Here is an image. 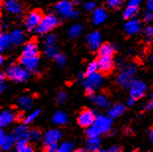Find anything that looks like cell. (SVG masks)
I'll list each match as a JSON object with an SVG mask.
<instances>
[{
  "mask_svg": "<svg viewBox=\"0 0 153 152\" xmlns=\"http://www.w3.org/2000/svg\"><path fill=\"white\" fill-rule=\"evenodd\" d=\"M5 75L16 82H24L30 76V71L22 64H11L5 70Z\"/></svg>",
  "mask_w": 153,
  "mask_h": 152,
  "instance_id": "6da1fadb",
  "label": "cell"
},
{
  "mask_svg": "<svg viewBox=\"0 0 153 152\" xmlns=\"http://www.w3.org/2000/svg\"><path fill=\"white\" fill-rule=\"evenodd\" d=\"M137 67L134 63L128 64L125 69L119 74L118 78H117V83L120 86H122L123 88H129L131 82L134 80V75L136 72Z\"/></svg>",
  "mask_w": 153,
  "mask_h": 152,
  "instance_id": "7a4b0ae2",
  "label": "cell"
},
{
  "mask_svg": "<svg viewBox=\"0 0 153 152\" xmlns=\"http://www.w3.org/2000/svg\"><path fill=\"white\" fill-rule=\"evenodd\" d=\"M58 25V19L56 16L53 14H48L43 17L41 23L36 29V33L39 35H45L50 33L53 29Z\"/></svg>",
  "mask_w": 153,
  "mask_h": 152,
  "instance_id": "3957f363",
  "label": "cell"
},
{
  "mask_svg": "<svg viewBox=\"0 0 153 152\" xmlns=\"http://www.w3.org/2000/svg\"><path fill=\"white\" fill-rule=\"evenodd\" d=\"M86 76L87 77H85V79H84L83 84L87 93H94L102 87L104 83V79L101 73L96 72L94 74H91V75H86Z\"/></svg>",
  "mask_w": 153,
  "mask_h": 152,
  "instance_id": "277c9868",
  "label": "cell"
},
{
  "mask_svg": "<svg viewBox=\"0 0 153 152\" xmlns=\"http://www.w3.org/2000/svg\"><path fill=\"white\" fill-rule=\"evenodd\" d=\"M43 17L44 16L41 13V11H39V10L31 11L26 16L25 20H24V25H25L26 30L28 32H33L34 30H36L39 24L41 23Z\"/></svg>",
  "mask_w": 153,
  "mask_h": 152,
  "instance_id": "5b68a950",
  "label": "cell"
},
{
  "mask_svg": "<svg viewBox=\"0 0 153 152\" xmlns=\"http://www.w3.org/2000/svg\"><path fill=\"white\" fill-rule=\"evenodd\" d=\"M147 91V86L141 80L134 79L129 86V96L133 97L134 99H140L145 95Z\"/></svg>",
  "mask_w": 153,
  "mask_h": 152,
  "instance_id": "8992f818",
  "label": "cell"
},
{
  "mask_svg": "<svg viewBox=\"0 0 153 152\" xmlns=\"http://www.w3.org/2000/svg\"><path fill=\"white\" fill-rule=\"evenodd\" d=\"M96 118H97V116L95 115V113H94L92 110L86 109V110H83L79 114V116H78V118H77V122L80 127L87 128L88 127H90V125H94V122L96 121Z\"/></svg>",
  "mask_w": 153,
  "mask_h": 152,
  "instance_id": "52a82bcc",
  "label": "cell"
},
{
  "mask_svg": "<svg viewBox=\"0 0 153 152\" xmlns=\"http://www.w3.org/2000/svg\"><path fill=\"white\" fill-rule=\"evenodd\" d=\"M53 9L62 18H69L71 12L74 10L73 2L69 1V0H61L54 5Z\"/></svg>",
  "mask_w": 153,
  "mask_h": 152,
  "instance_id": "ba28073f",
  "label": "cell"
},
{
  "mask_svg": "<svg viewBox=\"0 0 153 152\" xmlns=\"http://www.w3.org/2000/svg\"><path fill=\"white\" fill-rule=\"evenodd\" d=\"M94 125L99 128L101 133H107L112 128V118L110 116L99 115L97 116Z\"/></svg>",
  "mask_w": 153,
  "mask_h": 152,
  "instance_id": "9c48e42d",
  "label": "cell"
},
{
  "mask_svg": "<svg viewBox=\"0 0 153 152\" xmlns=\"http://www.w3.org/2000/svg\"><path fill=\"white\" fill-rule=\"evenodd\" d=\"M20 63L25 68H27L31 72H37L39 70V64H40V59L38 56H21Z\"/></svg>",
  "mask_w": 153,
  "mask_h": 152,
  "instance_id": "30bf717a",
  "label": "cell"
},
{
  "mask_svg": "<svg viewBox=\"0 0 153 152\" xmlns=\"http://www.w3.org/2000/svg\"><path fill=\"white\" fill-rule=\"evenodd\" d=\"M16 138L12 134H5L3 129L0 130V146L4 151H8L12 149V147L16 144Z\"/></svg>",
  "mask_w": 153,
  "mask_h": 152,
  "instance_id": "8fae6325",
  "label": "cell"
},
{
  "mask_svg": "<svg viewBox=\"0 0 153 152\" xmlns=\"http://www.w3.org/2000/svg\"><path fill=\"white\" fill-rule=\"evenodd\" d=\"M86 43L91 51H97L101 47V34L98 31L92 32L87 36Z\"/></svg>",
  "mask_w": 153,
  "mask_h": 152,
  "instance_id": "7c38bea8",
  "label": "cell"
},
{
  "mask_svg": "<svg viewBox=\"0 0 153 152\" xmlns=\"http://www.w3.org/2000/svg\"><path fill=\"white\" fill-rule=\"evenodd\" d=\"M61 136H62V132H61L59 129H56V128L50 129V130H48L45 133L44 144L47 146V145H50L53 143H57V142L60 140Z\"/></svg>",
  "mask_w": 153,
  "mask_h": 152,
  "instance_id": "4fadbf2b",
  "label": "cell"
},
{
  "mask_svg": "<svg viewBox=\"0 0 153 152\" xmlns=\"http://www.w3.org/2000/svg\"><path fill=\"white\" fill-rule=\"evenodd\" d=\"M141 31V23L137 19H129L125 24V32L126 35L133 36Z\"/></svg>",
  "mask_w": 153,
  "mask_h": 152,
  "instance_id": "5bb4252c",
  "label": "cell"
},
{
  "mask_svg": "<svg viewBox=\"0 0 153 152\" xmlns=\"http://www.w3.org/2000/svg\"><path fill=\"white\" fill-rule=\"evenodd\" d=\"M3 8L5 9L6 12L10 13V14H21L23 10V5L21 2L18 0H6L3 2Z\"/></svg>",
  "mask_w": 153,
  "mask_h": 152,
  "instance_id": "9a60e30c",
  "label": "cell"
},
{
  "mask_svg": "<svg viewBox=\"0 0 153 152\" xmlns=\"http://www.w3.org/2000/svg\"><path fill=\"white\" fill-rule=\"evenodd\" d=\"M99 68L103 73H108L114 67V60L112 56H100L99 59Z\"/></svg>",
  "mask_w": 153,
  "mask_h": 152,
  "instance_id": "2e32d148",
  "label": "cell"
},
{
  "mask_svg": "<svg viewBox=\"0 0 153 152\" xmlns=\"http://www.w3.org/2000/svg\"><path fill=\"white\" fill-rule=\"evenodd\" d=\"M108 14H107L106 10L102 7L95 8L92 11V22L94 25H100L106 21Z\"/></svg>",
  "mask_w": 153,
  "mask_h": 152,
  "instance_id": "e0dca14e",
  "label": "cell"
},
{
  "mask_svg": "<svg viewBox=\"0 0 153 152\" xmlns=\"http://www.w3.org/2000/svg\"><path fill=\"white\" fill-rule=\"evenodd\" d=\"M38 46L36 44V42L30 41L28 43H26L23 47L22 56H38Z\"/></svg>",
  "mask_w": 153,
  "mask_h": 152,
  "instance_id": "ac0fdd59",
  "label": "cell"
},
{
  "mask_svg": "<svg viewBox=\"0 0 153 152\" xmlns=\"http://www.w3.org/2000/svg\"><path fill=\"white\" fill-rule=\"evenodd\" d=\"M15 119L16 116L11 111H9V110L2 111L1 114H0V127L1 128L7 127V125L12 124L15 121Z\"/></svg>",
  "mask_w": 153,
  "mask_h": 152,
  "instance_id": "d6986e66",
  "label": "cell"
},
{
  "mask_svg": "<svg viewBox=\"0 0 153 152\" xmlns=\"http://www.w3.org/2000/svg\"><path fill=\"white\" fill-rule=\"evenodd\" d=\"M13 135L15 136L16 140L30 139V131H28V128L25 125H19V127L16 128L13 131Z\"/></svg>",
  "mask_w": 153,
  "mask_h": 152,
  "instance_id": "ffe728a7",
  "label": "cell"
},
{
  "mask_svg": "<svg viewBox=\"0 0 153 152\" xmlns=\"http://www.w3.org/2000/svg\"><path fill=\"white\" fill-rule=\"evenodd\" d=\"M11 40L12 44L14 46H20V44H24V42L26 40L25 34L21 29H15L11 32Z\"/></svg>",
  "mask_w": 153,
  "mask_h": 152,
  "instance_id": "44dd1931",
  "label": "cell"
},
{
  "mask_svg": "<svg viewBox=\"0 0 153 152\" xmlns=\"http://www.w3.org/2000/svg\"><path fill=\"white\" fill-rule=\"evenodd\" d=\"M126 111V106L120 104V103H117L114 106L110 107L108 111V116H110L112 119L119 118L120 116H122Z\"/></svg>",
  "mask_w": 153,
  "mask_h": 152,
  "instance_id": "7402d4cb",
  "label": "cell"
},
{
  "mask_svg": "<svg viewBox=\"0 0 153 152\" xmlns=\"http://www.w3.org/2000/svg\"><path fill=\"white\" fill-rule=\"evenodd\" d=\"M94 103L96 104L97 107H99L101 109H109L111 106L110 99L104 94H99V95H95L93 99Z\"/></svg>",
  "mask_w": 153,
  "mask_h": 152,
  "instance_id": "603a6c76",
  "label": "cell"
},
{
  "mask_svg": "<svg viewBox=\"0 0 153 152\" xmlns=\"http://www.w3.org/2000/svg\"><path fill=\"white\" fill-rule=\"evenodd\" d=\"M11 44H12L10 34L2 33L0 35V51H1V53L9 50L11 47Z\"/></svg>",
  "mask_w": 153,
  "mask_h": 152,
  "instance_id": "cb8c5ba5",
  "label": "cell"
},
{
  "mask_svg": "<svg viewBox=\"0 0 153 152\" xmlns=\"http://www.w3.org/2000/svg\"><path fill=\"white\" fill-rule=\"evenodd\" d=\"M18 106L19 108L22 109V110H25V111H28L32 108L33 106V99L32 97L28 96V95H24V96H21L20 98L18 99Z\"/></svg>",
  "mask_w": 153,
  "mask_h": 152,
  "instance_id": "d4e9b609",
  "label": "cell"
},
{
  "mask_svg": "<svg viewBox=\"0 0 153 152\" xmlns=\"http://www.w3.org/2000/svg\"><path fill=\"white\" fill-rule=\"evenodd\" d=\"M101 147V140L99 137H88V141L86 142L87 150L91 152L99 151Z\"/></svg>",
  "mask_w": 153,
  "mask_h": 152,
  "instance_id": "484cf974",
  "label": "cell"
},
{
  "mask_svg": "<svg viewBox=\"0 0 153 152\" xmlns=\"http://www.w3.org/2000/svg\"><path fill=\"white\" fill-rule=\"evenodd\" d=\"M30 139H19L16 141V150L18 152H33V147L29 144Z\"/></svg>",
  "mask_w": 153,
  "mask_h": 152,
  "instance_id": "4316f807",
  "label": "cell"
},
{
  "mask_svg": "<svg viewBox=\"0 0 153 152\" xmlns=\"http://www.w3.org/2000/svg\"><path fill=\"white\" fill-rule=\"evenodd\" d=\"M117 50V47L115 46H113L112 44L105 43L103 44H101L100 48L98 50L99 56H113L114 51Z\"/></svg>",
  "mask_w": 153,
  "mask_h": 152,
  "instance_id": "83f0119b",
  "label": "cell"
},
{
  "mask_svg": "<svg viewBox=\"0 0 153 152\" xmlns=\"http://www.w3.org/2000/svg\"><path fill=\"white\" fill-rule=\"evenodd\" d=\"M53 122L57 125H63L67 122V116L62 111H56L53 117Z\"/></svg>",
  "mask_w": 153,
  "mask_h": 152,
  "instance_id": "f1b7e54d",
  "label": "cell"
},
{
  "mask_svg": "<svg viewBox=\"0 0 153 152\" xmlns=\"http://www.w3.org/2000/svg\"><path fill=\"white\" fill-rule=\"evenodd\" d=\"M138 13V7H134V6H128L123 11V17L125 20H129V19H133L137 15Z\"/></svg>",
  "mask_w": 153,
  "mask_h": 152,
  "instance_id": "f546056e",
  "label": "cell"
},
{
  "mask_svg": "<svg viewBox=\"0 0 153 152\" xmlns=\"http://www.w3.org/2000/svg\"><path fill=\"white\" fill-rule=\"evenodd\" d=\"M83 31V26L81 24H75L73 26H71L68 30V37L71 39H75L77 37H79L80 34Z\"/></svg>",
  "mask_w": 153,
  "mask_h": 152,
  "instance_id": "4dcf8cb0",
  "label": "cell"
},
{
  "mask_svg": "<svg viewBox=\"0 0 153 152\" xmlns=\"http://www.w3.org/2000/svg\"><path fill=\"white\" fill-rule=\"evenodd\" d=\"M99 62L98 60H93L88 64L87 68H86V75H91V74H94L96 72H98L99 70Z\"/></svg>",
  "mask_w": 153,
  "mask_h": 152,
  "instance_id": "1f68e13d",
  "label": "cell"
},
{
  "mask_svg": "<svg viewBox=\"0 0 153 152\" xmlns=\"http://www.w3.org/2000/svg\"><path fill=\"white\" fill-rule=\"evenodd\" d=\"M86 134L88 137H99L101 133V131L99 130V128L96 127L95 125H92L90 127H88L86 129Z\"/></svg>",
  "mask_w": 153,
  "mask_h": 152,
  "instance_id": "d6a6232c",
  "label": "cell"
},
{
  "mask_svg": "<svg viewBox=\"0 0 153 152\" xmlns=\"http://www.w3.org/2000/svg\"><path fill=\"white\" fill-rule=\"evenodd\" d=\"M45 56H47L48 59H54V57L57 56L58 50H57V48L54 44L53 46H45Z\"/></svg>",
  "mask_w": 153,
  "mask_h": 152,
  "instance_id": "836d02e7",
  "label": "cell"
},
{
  "mask_svg": "<svg viewBox=\"0 0 153 152\" xmlns=\"http://www.w3.org/2000/svg\"><path fill=\"white\" fill-rule=\"evenodd\" d=\"M74 145L71 141H65L62 142L59 146H58L57 152H71L73 150Z\"/></svg>",
  "mask_w": 153,
  "mask_h": 152,
  "instance_id": "e575fe53",
  "label": "cell"
},
{
  "mask_svg": "<svg viewBox=\"0 0 153 152\" xmlns=\"http://www.w3.org/2000/svg\"><path fill=\"white\" fill-rule=\"evenodd\" d=\"M42 138H43V133L40 129H32L30 131V139L33 141H40Z\"/></svg>",
  "mask_w": 153,
  "mask_h": 152,
  "instance_id": "d590c367",
  "label": "cell"
},
{
  "mask_svg": "<svg viewBox=\"0 0 153 152\" xmlns=\"http://www.w3.org/2000/svg\"><path fill=\"white\" fill-rule=\"evenodd\" d=\"M41 113V110H37V111H34L33 113H31L30 115H28L27 117L25 118L24 119V124L27 125V124H30V122H34L36 119L39 117V115H40Z\"/></svg>",
  "mask_w": 153,
  "mask_h": 152,
  "instance_id": "8d00e7d4",
  "label": "cell"
},
{
  "mask_svg": "<svg viewBox=\"0 0 153 152\" xmlns=\"http://www.w3.org/2000/svg\"><path fill=\"white\" fill-rule=\"evenodd\" d=\"M123 1L125 0H107V6L111 9H116L123 5Z\"/></svg>",
  "mask_w": 153,
  "mask_h": 152,
  "instance_id": "74e56055",
  "label": "cell"
},
{
  "mask_svg": "<svg viewBox=\"0 0 153 152\" xmlns=\"http://www.w3.org/2000/svg\"><path fill=\"white\" fill-rule=\"evenodd\" d=\"M55 42H56V37H55V35L53 34L47 35V37L45 39V46H53V44H55Z\"/></svg>",
  "mask_w": 153,
  "mask_h": 152,
  "instance_id": "f35d334b",
  "label": "cell"
},
{
  "mask_svg": "<svg viewBox=\"0 0 153 152\" xmlns=\"http://www.w3.org/2000/svg\"><path fill=\"white\" fill-rule=\"evenodd\" d=\"M54 60L56 61V63H57L59 66H63L64 64L66 63V56H64L63 53H57V56L54 57Z\"/></svg>",
  "mask_w": 153,
  "mask_h": 152,
  "instance_id": "ab89813d",
  "label": "cell"
},
{
  "mask_svg": "<svg viewBox=\"0 0 153 152\" xmlns=\"http://www.w3.org/2000/svg\"><path fill=\"white\" fill-rule=\"evenodd\" d=\"M83 8H84V10H85L86 12H91V11H93L94 9L96 8V3L94 1H91V0H89V1L84 2Z\"/></svg>",
  "mask_w": 153,
  "mask_h": 152,
  "instance_id": "60d3db41",
  "label": "cell"
},
{
  "mask_svg": "<svg viewBox=\"0 0 153 152\" xmlns=\"http://www.w3.org/2000/svg\"><path fill=\"white\" fill-rule=\"evenodd\" d=\"M67 99V94L63 91H59L57 93V96H56V102L58 104H63L64 102L66 101Z\"/></svg>",
  "mask_w": 153,
  "mask_h": 152,
  "instance_id": "b9f144b4",
  "label": "cell"
},
{
  "mask_svg": "<svg viewBox=\"0 0 153 152\" xmlns=\"http://www.w3.org/2000/svg\"><path fill=\"white\" fill-rule=\"evenodd\" d=\"M144 36L149 40H153V27L148 26L144 29Z\"/></svg>",
  "mask_w": 153,
  "mask_h": 152,
  "instance_id": "7bdbcfd3",
  "label": "cell"
},
{
  "mask_svg": "<svg viewBox=\"0 0 153 152\" xmlns=\"http://www.w3.org/2000/svg\"><path fill=\"white\" fill-rule=\"evenodd\" d=\"M142 18H143V21L144 22H151L153 20V13L151 11H149L147 10L146 12L143 13V16H142Z\"/></svg>",
  "mask_w": 153,
  "mask_h": 152,
  "instance_id": "ee69618b",
  "label": "cell"
},
{
  "mask_svg": "<svg viewBox=\"0 0 153 152\" xmlns=\"http://www.w3.org/2000/svg\"><path fill=\"white\" fill-rule=\"evenodd\" d=\"M45 149H47V151H48V152H55L58 149V145H57V143H53V144L47 145V146H45Z\"/></svg>",
  "mask_w": 153,
  "mask_h": 152,
  "instance_id": "f6af8a7d",
  "label": "cell"
},
{
  "mask_svg": "<svg viewBox=\"0 0 153 152\" xmlns=\"http://www.w3.org/2000/svg\"><path fill=\"white\" fill-rule=\"evenodd\" d=\"M106 152H120L122 151V148H120V146H119V145H114V146L108 148V149L104 150Z\"/></svg>",
  "mask_w": 153,
  "mask_h": 152,
  "instance_id": "bcb514c9",
  "label": "cell"
},
{
  "mask_svg": "<svg viewBox=\"0 0 153 152\" xmlns=\"http://www.w3.org/2000/svg\"><path fill=\"white\" fill-rule=\"evenodd\" d=\"M140 3H141V0H128V6H134V7H138Z\"/></svg>",
  "mask_w": 153,
  "mask_h": 152,
  "instance_id": "7dc6e473",
  "label": "cell"
},
{
  "mask_svg": "<svg viewBox=\"0 0 153 152\" xmlns=\"http://www.w3.org/2000/svg\"><path fill=\"white\" fill-rule=\"evenodd\" d=\"M117 63H118V67H119L120 69H122V70L125 69L126 67L128 66V65H126V61L123 60V59H119Z\"/></svg>",
  "mask_w": 153,
  "mask_h": 152,
  "instance_id": "c3c4849f",
  "label": "cell"
},
{
  "mask_svg": "<svg viewBox=\"0 0 153 152\" xmlns=\"http://www.w3.org/2000/svg\"><path fill=\"white\" fill-rule=\"evenodd\" d=\"M78 16H79V12H78L77 10H73L72 12H71L69 18H71V19H76V18H78Z\"/></svg>",
  "mask_w": 153,
  "mask_h": 152,
  "instance_id": "681fc988",
  "label": "cell"
},
{
  "mask_svg": "<svg viewBox=\"0 0 153 152\" xmlns=\"http://www.w3.org/2000/svg\"><path fill=\"white\" fill-rule=\"evenodd\" d=\"M147 10L153 13V0H148L147 1Z\"/></svg>",
  "mask_w": 153,
  "mask_h": 152,
  "instance_id": "f907efd6",
  "label": "cell"
},
{
  "mask_svg": "<svg viewBox=\"0 0 153 152\" xmlns=\"http://www.w3.org/2000/svg\"><path fill=\"white\" fill-rule=\"evenodd\" d=\"M146 109H150V110H153V92L151 94V98H150V101H149L147 107H146Z\"/></svg>",
  "mask_w": 153,
  "mask_h": 152,
  "instance_id": "816d5d0a",
  "label": "cell"
},
{
  "mask_svg": "<svg viewBox=\"0 0 153 152\" xmlns=\"http://www.w3.org/2000/svg\"><path fill=\"white\" fill-rule=\"evenodd\" d=\"M135 101H136V99H134V98H133V97H131V96H129V98H128V106L134 105Z\"/></svg>",
  "mask_w": 153,
  "mask_h": 152,
  "instance_id": "f5cc1de1",
  "label": "cell"
},
{
  "mask_svg": "<svg viewBox=\"0 0 153 152\" xmlns=\"http://www.w3.org/2000/svg\"><path fill=\"white\" fill-rule=\"evenodd\" d=\"M85 75H86V73H85V74H83V73H78L77 79L79 80V81H84V79H85Z\"/></svg>",
  "mask_w": 153,
  "mask_h": 152,
  "instance_id": "db71d44e",
  "label": "cell"
},
{
  "mask_svg": "<svg viewBox=\"0 0 153 152\" xmlns=\"http://www.w3.org/2000/svg\"><path fill=\"white\" fill-rule=\"evenodd\" d=\"M16 119L19 121V122H24V119H25L24 115H23V114H18L17 116H16Z\"/></svg>",
  "mask_w": 153,
  "mask_h": 152,
  "instance_id": "11a10c76",
  "label": "cell"
},
{
  "mask_svg": "<svg viewBox=\"0 0 153 152\" xmlns=\"http://www.w3.org/2000/svg\"><path fill=\"white\" fill-rule=\"evenodd\" d=\"M6 88V85H5V83H3V82H0V92H3L5 90Z\"/></svg>",
  "mask_w": 153,
  "mask_h": 152,
  "instance_id": "9f6ffc18",
  "label": "cell"
},
{
  "mask_svg": "<svg viewBox=\"0 0 153 152\" xmlns=\"http://www.w3.org/2000/svg\"><path fill=\"white\" fill-rule=\"evenodd\" d=\"M149 139H150V141L153 143V128L150 129V131H149Z\"/></svg>",
  "mask_w": 153,
  "mask_h": 152,
  "instance_id": "6f0895ef",
  "label": "cell"
},
{
  "mask_svg": "<svg viewBox=\"0 0 153 152\" xmlns=\"http://www.w3.org/2000/svg\"><path fill=\"white\" fill-rule=\"evenodd\" d=\"M6 75H4L3 73H1L0 74V82H3V80H4V77H5Z\"/></svg>",
  "mask_w": 153,
  "mask_h": 152,
  "instance_id": "680465c9",
  "label": "cell"
},
{
  "mask_svg": "<svg viewBox=\"0 0 153 152\" xmlns=\"http://www.w3.org/2000/svg\"><path fill=\"white\" fill-rule=\"evenodd\" d=\"M82 0H72V2L73 3H75V4H78V3H80Z\"/></svg>",
  "mask_w": 153,
  "mask_h": 152,
  "instance_id": "91938a15",
  "label": "cell"
},
{
  "mask_svg": "<svg viewBox=\"0 0 153 152\" xmlns=\"http://www.w3.org/2000/svg\"><path fill=\"white\" fill-rule=\"evenodd\" d=\"M149 61H150V62H152V63H153V53L151 54L150 56H149Z\"/></svg>",
  "mask_w": 153,
  "mask_h": 152,
  "instance_id": "94428289",
  "label": "cell"
},
{
  "mask_svg": "<svg viewBox=\"0 0 153 152\" xmlns=\"http://www.w3.org/2000/svg\"><path fill=\"white\" fill-rule=\"evenodd\" d=\"M125 132H126V134H128L129 132H131V129H129V128H126Z\"/></svg>",
  "mask_w": 153,
  "mask_h": 152,
  "instance_id": "6125c7cd",
  "label": "cell"
},
{
  "mask_svg": "<svg viewBox=\"0 0 153 152\" xmlns=\"http://www.w3.org/2000/svg\"><path fill=\"white\" fill-rule=\"evenodd\" d=\"M3 63V56H0V64H2Z\"/></svg>",
  "mask_w": 153,
  "mask_h": 152,
  "instance_id": "be15d7a7",
  "label": "cell"
},
{
  "mask_svg": "<svg viewBox=\"0 0 153 152\" xmlns=\"http://www.w3.org/2000/svg\"><path fill=\"white\" fill-rule=\"evenodd\" d=\"M2 1H3V2H4V1H6V0H2Z\"/></svg>",
  "mask_w": 153,
  "mask_h": 152,
  "instance_id": "e7e4bbea",
  "label": "cell"
}]
</instances>
